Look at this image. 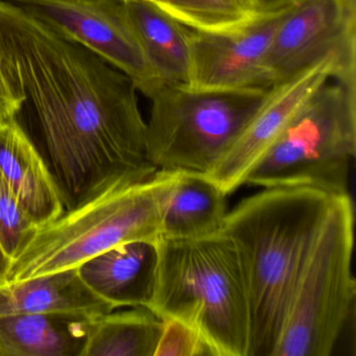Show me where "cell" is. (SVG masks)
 I'll list each match as a JSON object with an SVG mask.
<instances>
[{
    "instance_id": "cell-1",
    "label": "cell",
    "mask_w": 356,
    "mask_h": 356,
    "mask_svg": "<svg viewBox=\"0 0 356 356\" xmlns=\"http://www.w3.org/2000/svg\"><path fill=\"white\" fill-rule=\"evenodd\" d=\"M0 70L19 104L15 120L47 161L65 209L122 177L157 170L133 81L6 0Z\"/></svg>"
},
{
    "instance_id": "cell-2",
    "label": "cell",
    "mask_w": 356,
    "mask_h": 356,
    "mask_svg": "<svg viewBox=\"0 0 356 356\" xmlns=\"http://www.w3.org/2000/svg\"><path fill=\"white\" fill-rule=\"evenodd\" d=\"M335 195L268 187L243 200L222 225L241 264L249 306L248 356H273L289 301Z\"/></svg>"
},
{
    "instance_id": "cell-3",
    "label": "cell",
    "mask_w": 356,
    "mask_h": 356,
    "mask_svg": "<svg viewBox=\"0 0 356 356\" xmlns=\"http://www.w3.org/2000/svg\"><path fill=\"white\" fill-rule=\"evenodd\" d=\"M157 250L149 309L199 329L216 356H248L249 306L231 239L222 231L197 239L160 237Z\"/></svg>"
},
{
    "instance_id": "cell-4",
    "label": "cell",
    "mask_w": 356,
    "mask_h": 356,
    "mask_svg": "<svg viewBox=\"0 0 356 356\" xmlns=\"http://www.w3.org/2000/svg\"><path fill=\"white\" fill-rule=\"evenodd\" d=\"M172 170L129 175L97 191L56 220L37 228L11 262L10 283L78 268L130 241H157L160 199Z\"/></svg>"
},
{
    "instance_id": "cell-5",
    "label": "cell",
    "mask_w": 356,
    "mask_h": 356,
    "mask_svg": "<svg viewBox=\"0 0 356 356\" xmlns=\"http://www.w3.org/2000/svg\"><path fill=\"white\" fill-rule=\"evenodd\" d=\"M356 154V70L333 76L298 112L245 184L349 193Z\"/></svg>"
},
{
    "instance_id": "cell-6",
    "label": "cell",
    "mask_w": 356,
    "mask_h": 356,
    "mask_svg": "<svg viewBox=\"0 0 356 356\" xmlns=\"http://www.w3.org/2000/svg\"><path fill=\"white\" fill-rule=\"evenodd\" d=\"M354 206L335 195L298 279L273 356H330L355 312Z\"/></svg>"
},
{
    "instance_id": "cell-7",
    "label": "cell",
    "mask_w": 356,
    "mask_h": 356,
    "mask_svg": "<svg viewBox=\"0 0 356 356\" xmlns=\"http://www.w3.org/2000/svg\"><path fill=\"white\" fill-rule=\"evenodd\" d=\"M270 87L195 91L184 85H162L149 97L147 159L157 170L207 176L241 134Z\"/></svg>"
},
{
    "instance_id": "cell-8",
    "label": "cell",
    "mask_w": 356,
    "mask_h": 356,
    "mask_svg": "<svg viewBox=\"0 0 356 356\" xmlns=\"http://www.w3.org/2000/svg\"><path fill=\"white\" fill-rule=\"evenodd\" d=\"M55 34L82 45L151 97L165 84L147 61L120 0H9Z\"/></svg>"
},
{
    "instance_id": "cell-9",
    "label": "cell",
    "mask_w": 356,
    "mask_h": 356,
    "mask_svg": "<svg viewBox=\"0 0 356 356\" xmlns=\"http://www.w3.org/2000/svg\"><path fill=\"white\" fill-rule=\"evenodd\" d=\"M356 67V44L332 51L307 67L275 83L222 159L211 179L227 195L245 185L266 155L305 104L333 76Z\"/></svg>"
},
{
    "instance_id": "cell-10",
    "label": "cell",
    "mask_w": 356,
    "mask_h": 356,
    "mask_svg": "<svg viewBox=\"0 0 356 356\" xmlns=\"http://www.w3.org/2000/svg\"><path fill=\"white\" fill-rule=\"evenodd\" d=\"M298 0H270L257 17L232 31L189 36L186 88L234 91L272 86L266 60L277 30Z\"/></svg>"
},
{
    "instance_id": "cell-11",
    "label": "cell",
    "mask_w": 356,
    "mask_h": 356,
    "mask_svg": "<svg viewBox=\"0 0 356 356\" xmlns=\"http://www.w3.org/2000/svg\"><path fill=\"white\" fill-rule=\"evenodd\" d=\"M354 44L356 0H298L275 34L266 70L275 84Z\"/></svg>"
},
{
    "instance_id": "cell-12",
    "label": "cell",
    "mask_w": 356,
    "mask_h": 356,
    "mask_svg": "<svg viewBox=\"0 0 356 356\" xmlns=\"http://www.w3.org/2000/svg\"><path fill=\"white\" fill-rule=\"evenodd\" d=\"M157 266V241H136L111 248L76 268L85 284L116 310L149 307Z\"/></svg>"
},
{
    "instance_id": "cell-13",
    "label": "cell",
    "mask_w": 356,
    "mask_h": 356,
    "mask_svg": "<svg viewBox=\"0 0 356 356\" xmlns=\"http://www.w3.org/2000/svg\"><path fill=\"white\" fill-rule=\"evenodd\" d=\"M0 172L37 226L65 210L47 161L15 120L0 126Z\"/></svg>"
},
{
    "instance_id": "cell-14",
    "label": "cell",
    "mask_w": 356,
    "mask_h": 356,
    "mask_svg": "<svg viewBox=\"0 0 356 356\" xmlns=\"http://www.w3.org/2000/svg\"><path fill=\"white\" fill-rule=\"evenodd\" d=\"M227 195L206 175L172 170L160 199L162 238L197 239L222 230Z\"/></svg>"
},
{
    "instance_id": "cell-15",
    "label": "cell",
    "mask_w": 356,
    "mask_h": 356,
    "mask_svg": "<svg viewBox=\"0 0 356 356\" xmlns=\"http://www.w3.org/2000/svg\"><path fill=\"white\" fill-rule=\"evenodd\" d=\"M113 310L85 284L76 268L0 287V316L66 314L95 318Z\"/></svg>"
},
{
    "instance_id": "cell-16",
    "label": "cell",
    "mask_w": 356,
    "mask_h": 356,
    "mask_svg": "<svg viewBox=\"0 0 356 356\" xmlns=\"http://www.w3.org/2000/svg\"><path fill=\"white\" fill-rule=\"evenodd\" d=\"M91 320L66 314L0 316V356H82Z\"/></svg>"
},
{
    "instance_id": "cell-17",
    "label": "cell",
    "mask_w": 356,
    "mask_h": 356,
    "mask_svg": "<svg viewBox=\"0 0 356 356\" xmlns=\"http://www.w3.org/2000/svg\"><path fill=\"white\" fill-rule=\"evenodd\" d=\"M137 40L156 74L165 84H186L191 29L147 0H124Z\"/></svg>"
},
{
    "instance_id": "cell-18",
    "label": "cell",
    "mask_w": 356,
    "mask_h": 356,
    "mask_svg": "<svg viewBox=\"0 0 356 356\" xmlns=\"http://www.w3.org/2000/svg\"><path fill=\"white\" fill-rule=\"evenodd\" d=\"M163 320L143 306L91 320L82 356H154Z\"/></svg>"
},
{
    "instance_id": "cell-19",
    "label": "cell",
    "mask_w": 356,
    "mask_h": 356,
    "mask_svg": "<svg viewBox=\"0 0 356 356\" xmlns=\"http://www.w3.org/2000/svg\"><path fill=\"white\" fill-rule=\"evenodd\" d=\"M160 10L193 31L222 33L235 30L262 13L266 0H154Z\"/></svg>"
},
{
    "instance_id": "cell-20",
    "label": "cell",
    "mask_w": 356,
    "mask_h": 356,
    "mask_svg": "<svg viewBox=\"0 0 356 356\" xmlns=\"http://www.w3.org/2000/svg\"><path fill=\"white\" fill-rule=\"evenodd\" d=\"M37 228L0 172V245L11 262L30 243Z\"/></svg>"
},
{
    "instance_id": "cell-21",
    "label": "cell",
    "mask_w": 356,
    "mask_h": 356,
    "mask_svg": "<svg viewBox=\"0 0 356 356\" xmlns=\"http://www.w3.org/2000/svg\"><path fill=\"white\" fill-rule=\"evenodd\" d=\"M161 334L154 356H216L203 333L178 318H162Z\"/></svg>"
},
{
    "instance_id": "cell-22",
    "label": "cell",
    "mask_w": 356,
    "mask_h": 356,
    "mask_svg": "<svg viewBox=\"0 0 356 356\" xmlns=\"http://www.w3.org/2000/svg\"><path fill=\"white\" fill-rule=\"evenodd\" d=\"M19 104L0 70V126L15 120Z\"/></svg>"
},
{
    "instance_id": "cell-23",
    "label": "cell",
    "mask_w": 356,
    "mask_h": 356,
    "mask_svg": "<svg viewBox=\"0 0 356 356\" xmlns=\"http://www.w3.org/2000/svg\"><path fill=\"white\" fill-rule=\"evenodd\" d=\"M11 260L6 255L3 247L0 245V287L9 285V270Z\"/></svg>"
},
{
    "instance_id": "cell-24",
    "label": "cell",
    "mask_w": 356,
    "mask_h": 356,
    "mask_svg": "<svg viewBox=\"0 0 356 356\" xmlns=\"http://www.w3.org/2000/svg\"><path fill=\"white\" fill-rule=\"evenodd\" d=\"M147 1H154V0H147Z\"/></svg>"
},
{
    "instance_id": "cell-25",
    "label": "cell",
    "mask_w": 356,
    "mask_h": 356,
    "mask_svg": "<svg viewBox=\"0 0 356 356\" xmlns=\"http://www.w3.org/2000/svg\"><path fill=\"white\" fill-rule=\"evenodd\" d=\"M120 1H124V0H120Z\"/></svg>"
}]
</instances>
